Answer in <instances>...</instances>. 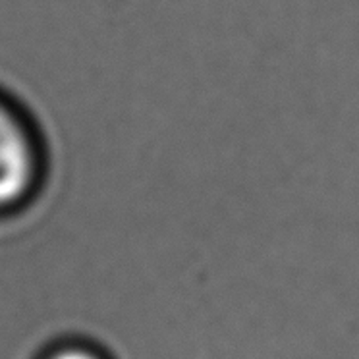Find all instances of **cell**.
<instances>
[{"label":"cell","instance_id":"cell-1","mask_svg":"<svg viewBox=\"0 0 359 359\" xmlns=\"http://www.w3.org/2000/svg\"><path fill=\"white\" fill-rule=\"evenodd\" d=\"M43 174L39 133L24 110L0 93V215L29 203L39 191Z\"/></svg>","mask_w":359,"mask_h":359},{"label":"cell","instance_id":"cell-2","mask_svg":"<svg viewBox=\"0 0 359 359\" xmlns=\"http://www.w3.org/2000/svg\"><path fill=\"white\" fill-rule=\"evenodd\" d=\"M53 359H97V358H93V355H91V353H87V351L70 350V351H62V353H58V355H55Z\"/></svg>","mask_w":359,"mask_h":359}]
</instances>
